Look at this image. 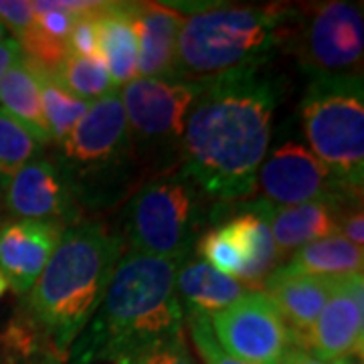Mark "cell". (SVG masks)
Masks as SVG:
<instances>
[{
    "instance_id": "cell-16",
    "label": "cell",
    "mask_w": 364,
    "mask_h": 364,
    "mask_svg": "<svg viewBox=\"0 0 364 364\" xmlns=\"http://www.w3.org/2000/svg\"><path fill=\"white\" fill-rule=\"evenodd\" d=\"M184 16L170 4L134 2L138 77L174 79L176 43Z\"/></svg>"
},
{
    "instance_id": "cell-9",
    "label": "cell",
    "mask_w": 364,
    "mask_h": 364,
    "mask_svg": "<svg viewBox=\"0 0 364 364\" xmlns=\"http://www.w3.org/2000/svg\"><path fill=\"white\" fill-rule=\"evenodd\" d=\"M203 83L178 79L136 77L119 91L136 154L146 166L148 154L178 152L188 112Z\"/></svg>"
},
{
    "instance_id": "cell-26",
    "label": "cell",
    "mask_w": 364,
    "mask_h": 364,
    "mask_svg": "<svg viewBox=\"0 0 364 364\" xmlns=\"http://www.w3.org/2000/svg\"><path fill=\"white\" fill-rule=\"evenodd\" d=\"M41 146L35 136L14 117L0 109V191L18 170L39 156Z\"/></svg>"
},
{
    "instance_id": "cell-5",
    "label": "cell",
    "mask_w": 364,
    "mask_h": 364,
    "mask_svg": "<svg viewBox=\"0 0 364 364\" xmlns=\"http://www.w3.org/2000/svg\"><path fill=\"white\" fill-rule=\"evenodd\" d=\"M53 162L59 166L79 208L104 210L140 181L144 164L136 154L119 91L93 102Z\"/></svg>"
},
{
    "instance_id": "cell-37",
    "label": "cell",
    "mask_w": 364,
    "mask_h": 364,
    "mask_svg": "<svg viewBox=\"0 0 364 364\" xmlns=\"http://www.w3.org/2000/svg\"><path fill=\"white\" fill-rule=\"evenodd\" d=\"M6 37H9V33H6V28H4V26H2V23H0V41L6 39Z\"/></svg>"
},
{
    "instance_id": "cell-4",
    "label": "cell",
    "mask_w": 364,
    "mask_h": 364,
    "mask_svg": "<svg viewBox=\"0 0 364 364\" xmlns=\"http://www.w3.org/2000/svg\"><path fill=\"white\" fill-rule=\"evenodd\" d=\"M186 13L176 43L174 79L210 81L229 73L261 69L284 45L296 6L284 4H207Z\"/></svg>"
},
{
    "instance_id": "cell-32",
    "label": "cell",
    "mask_w": 364,
    "mask_h": 364,
    "mask_svg": "<svg viewBox=\"0 0 364 364\" xmlns=\"http://www.w3.org/2000/svg\"><path fill=\"white\" fill-rule=\"evenodd\" d=\"M336 227L338 235L350 241L352 245L363 249L364 245V215L363 200L360 203H348L344 207L336 208Z\"/></svg>"
},
{
    "instance_id": "cell-23",
    "label": "cell",
    "mask_w": 364,
    "mask_h": 364,
    "mask_svg": "<svg viewBox=\"0 0 364 364\" xmlns=\"http://www.w3.org/2000/svg\"><path fill=\"white\" fill-rule=\"evenodd\" d=\"M35 71L39 75L41 109H43L45 128H47V134H49V140L59 146L81 122V117L87 114L91 104L71 95L55 75L43 73L37 67H35Z\"/></svg>"
},
{
    "instance_id": "cell-15",
    "label": "cell",
    "mask_w": 364,
    "mask_h": 364,
    "mask_svg": "<svg viewBox=\"0 0 364 364\" xmlns=\"http://www.w3.org/2000/svg\"><path fill=\"white\" fill-rule=\"evenodd\" d=\"M340 282L342 277L299 275L282 269H275L263 282V294L282 316L294 338V346H298L299 340L308 334Z\"/></svg>"
},
{
    "instance_id": "cell-31",
    "label": "cell",
    "mask_w": 364,
    "mask_h": 364,
    "mask_svg": "<svg viewBox=\"0 0 364 364\" xmlns=\"http://www.w3.org/2000/svg\"><path fill=\"white\" fill-rule=\"evenodd\" d=\"M128 364H193L191 352L184 340V332L146 350Z\"/></svg>"
},
{
    "instance_id": "cell-20",
    "label": "cell",
    "mask_w": 364,
    "mask_h": 364,
    "mask_svg": "<svg viewBox=\"0 0 364 364\" xmlns=\"http://www.w3.org/2000/svg\"><path fill=\"white\" fill-rule=\"evenodd\" d=\"M247 289L241 282L213 269L203 259H184L176 269V294L182 310L213 314L225 310Z\"/></svg>"
},
{
    "instance_id": "cell-3",
    "label": "cell",
    "mask_w": 364,
    "mask_h": 364,
    "mask_svg": "<svg viewBox=\"0 0 364 364\" xmlns=\"http://www.w3.org/2000/svg\"><path fill=\"white\" fill-rule=\"evenodd\" d=\"M124 241L105 223L79 221L63 231L26 298V318L65 358L104 299Z\"/></svg>"
},
{
    "instance_id": "cell-13",
    "label": "cell",
    "mask_w": 364,
    "mask_h": 364,
    "mask_svg": "<svg viewBox=\"0 0 364 364\" xmlns=\"http://www.w3.org/2000/svg\"><path fill=\"white\" fill-rule=\"evenodd\" d=\"M364 342V279L363 273L342 277L326 301L299 348L326 363L363 352Z\"/></svg>"
},
{
    "instance_id": "cell-30",
    "label": "cell",
    "mask_w": 364,
    "mask_h": 364,
    "mask_svg": "<svg viewBox=\"0 0 364 364\" xmlns=\"http://www.w3.org/2000/svg\"><path fill=\"white\" fill-rule=\"evenodd\" d=\"M0 23L11 31L13 39L21 41L35 23V9L33 2L26 0H0Z\"/></svg>"
},
{
    "instance_id": "cell-35",
    "label": "cell",
    "mask_w": 364,
    "mask_h": 364,
    "mask_svg": "<svg viewBox=\"0 0 364 364\" xmlns=\"http://www.w3.org/2000/svg\"><path fill=\"white\" fill-rule=\"evenodd\" d=\"M332 364H363V352L342 356V358H338V360H332Z\"/></svg>"
},
{
    "instance_id": "cell-11",
    "label": "cell",
    "mask_w": 364,
    "mask_h": 364,
    "mask_svg": "<svg viewBox=\"0 0 364 364\" xmlns=\"http://www.w3.org/2000/svg\"><path fill=\"white\" fill-rule=\"evenodd\" d=\"M210 330L223 350L251 364H275L294 338L263 291H245L225 310L208 314Z\"/></svg>"
},
{
    "instance_id": "cell-8",
    "label": "cell",
    "mask_w": 364,
    "mask_h": 364,
    "mask_svg": "<svg viewBox=\"0 0 364 364\" xmlns=\"http://www.w3.org/2000/svg\"><path fill=\"white\" fill-rule=\"evenodd\" d=\"M284 45L312 79L363 77V4L330 0L296 9Z\"/></svg>"
},
{
    "instance_id": "cell-28",
    "label": "cell",
    "mask_w": 364,
    "mask_h": 364,
    "mask_svg": "<svg viewBox=\"0 0 364 364\" xmlns=\"http://www.w3.org/2000/svg\"><path fill=\"white\" fill-rule=\"evenodd\" d=\"M184 312V324L188 328V336L191 342L195 344L196 352L200 356V360L205 364H251L245 360H239L231 356L229 352H225L219 346V342L215 338L210 322H208V314L198 312V310H182Z\"/></svg>"
},
{
    "instance_id": "cell-10",
    "label": "cell",
    "mask_w": 364,
    "mask_h": 364,
    "mask_svg": "<svg viewBox=\"0 0 364 364\" xmlns=\"http://www.w3.org/2000/svg\"><path fill=\"white\" fill-rule=\"evenodd\" d=\"M257 186L263 193V200L275 207H296L308 203L344 207L363 200V191L340 182L308 150V146L296 140H287L267 152L257 170Z\"/></svg>"
},
{
    "instance_id": "cell-21",
    "label": "cell",
    "mask_w": 364,
    "mask_h": 364,
    "mask_svg": "<svg viewBox=\"0 0 364 364\" xmlns=\"http://www.w3.org/2000/svg\"><path fill=\"white\" fill-rule=\"evenodd\" d=\"M0 109L14 117L35 136L41 146L51 142L41 109L39 75L25 55L14 63L0 81Z\"/></svg>"
},
{
    "instance_id": "cell-6",
    "label": "cell",
    "mask_w": 364,
    "mask_h": 364,
    "mask_svg": "<svg viewBox=\"0 0 364 364\" xmlns=\"http://www.w3.org/2000/svg\"><path fill=\"white\" fill-rule=\"evenodd\" d=\"M308 150L346 186L363 191V77L312 79L299 102Z\"/></svg>"
},
{
    "instance_id": "cell-17",
    "label": "cell",
    "mask_w": 364,
    "mask_h": 364,
    "mask_svg": "<svg viewBox=\"0 0 364 364\" xmlns=\"http://www.w3.org/2000/svg\"><path fill=\"white\" fill-rule=\"evenodd\" d=\"M100 59L119 90L138 77V37L134 26V2H95Z\"/></svg>"
},
{
    "instance_id": "cell-19",
    "label": "cell",
    "mask_w": 364,
    "mask_h": 364,
    "mask_svg": "<svg viewBox=\"0 0 364 364\" xmlns=\"http://www.w3.org/2000/svg\"><path fill=\"white\" fill-rule=\"evenodd\" d=\"M267 221L277 249L279 259L287 253L320 241L326 237L338 235L336 227V208L324 203H308L296 207H275L265 200Z\"/></svg>"
},
{
    "instance_id": "cell-18",
    "label": "cell",
    "mask_w": 364,
    "mask_h": 364,
    "mask_svg": "<svg viewBox=\"0 0 364 364\" xmlns=\"http://www.w3.org/2000/svg\"><path fill=\"white\" fill-rule=\"evenodd\" d=\"M225 233L233 241L237 251L245 259L243 286H263V282L277 269L279 255L273 245L265 200L247 203L245 210L221 225Z\"/></svg>"
},
{
    "instance_id": "cell-29",
    "label": "cell",
    "mask_w": 364,
    "mask_h": 364,
    "mask_svg": "<svg viewBox=\"0 0 364 364\" xmlns=\"http://www.w3.org/2000/svg\"><path fill=\"white\" fill-rule=\"evenodd\" d=\"M93 9L95 2H90L81 13L75 16L71 33L67 37L69 55L79 57H97L100 59V47H97V28L93 21Z\"/></svg>"
},
{
    "instance_id": "cell-12",
    "label": "cell",
    "mask_w": 364,
    "mask_h": 364,
    "mask_svg": "<svg viewBox=\"0 0 364 364\" xmlns=\"http://www.w3.org/2000/svg\"><path fill=\"white\" fill-rule=\"evenodd\" d=\"M2 203L14 219L55 223L63 229L81 221V208L53 158L37 156L26 162L6 182Z\"/></svg>"
},
{
    "instance_id": "cell-27",
    "label": "cell",
    "mask_w": 364,
    "mask_h": 364,
    "mask_svg": "<svg viewBox=\"0 0 364 364\" xmlns=\"http://www.w3.org/2000/svg\"><path fill=\"white\" fill-rule=\"evenodd\" d=\"M195 245L198 259H203L213 269L225 273V275L233 277L237 282L243 279V275H245V259L241 257V253L237 251L233 241L229 239V235L225 233L223 227L207 231L203 237L196 239Z\"/></svg>"
},
{
    "instance_id": "cell-1",
    "label": "cell",
    "mask_w": 364,
    "mask_h": 364,
    "mask_svg": "<svg viewBox=\"0 0 364 364\" xmlns=\"http://www.w3.org/2000/svg\"><path fill=\"white\" fill-rule=\"evenodd\" d=\"M277 102V85L261 69L203 81L184 126L181 172L207 200L225 205L255 193Z\"/></svg>"
},
{
    "instance_id": "cell-36",
    "label": "cell",
    "mask_w": 364,
    "mask_h": 364,
    "mask_svg": "<svg viewBox=\"0 0 364 364\" xmlns=\"http://www.w3.org/2000/svg\"><path fill=\"white\" fill-rule=\"evenodd\" d=\"M6 287H9V284H6L4 275H2V272H0V298H2V294L6 291Z\"/></svg>"
},
{
    "instance_id": "cell-38",
    "label": "cell",
    "mask_w": 364,
    "mask_h": 364,
    "mask_svg": "<svg viewBox=\"0 0 364 364\" xmlns=\"http://www.w3.org/2000/svg\"><path fill=\"white\" fill-rule=\"evenodd\" d=\"M0 364H9V360H6L4 356H0Z\"/></svg>"
},
{
    "instance_id": "cell-7",
    "label": "cell",
    "mask_w": 364,
    "mask_h": 364,
    "mask_svg": "<svg viewBox=\"0 0 364 364\" xmlns=\"http://www.w3.org/2000/svg\"><path fill=\"white\" fill-rule=\"evenodd\" d=\"M207 196L186 174L172 172L146 182L130 198L122 241L132 253L160 259H188L203 223Z\"/></svg>"
},
{
    "instance_id": "cell-24",
    "label": "cell",
    "mask_w": 364,
    "mask_h": 364,
    "mask_svg": "<svg viewBox=\"0 0 364 364\" xmlns=\"http://www.w3.org/2000/svg\"><path fill=\"white\" fill-rule=\"evenodd\" d=\"M51 75V73H49ZM55 77L65 87L71 95L93 104L105 97L107 93L116 91L114 81L107 73V67L97 57H79L69 55L61 67L57 69Z\"/></svg>"
},
{
    "instance_id": "cell-34",
    "label": "cell",
    "mask_w": 364,
    "mask_h": 364,
    "mask_svg": "<svg viewBox=\"0 0 364 364\" xmlns=\"http://www.w3.org/2000/svg\"><path fill=\"white\" fill-rule=\"evenodd\" d=\"M275 364H332V363H326L322 358H318V356H314L308 350H304V348H299V346H291L289 350L277 360Z\"/></svg>"
},
{
    "instance_id": "cell-22",
    "label": "cell",
    "mask_w": 364,
    "mask_h": 364,
    "mask_svg": "<svg viewBox=\"0 0 364 364\" xmlns=\"http://www.w3.org/2000/svg\"><path fill=\"white\" fill-rule=\"evenodd\" d=\"M364 251L340 235H332L298 249L286 265L277 269L299 275H324V277H346L363 273Z\"/></svg>"
},
{
    "instance_id": "cell-33",
    "label": "cell",
    "mask_w": 364,
    "mask_h": 364,
    "mask_svg": "<svg viewBox=\"0 0 364 364\" xmlns=\"http://www.w3.org/2000/svg\"><path fill=\"white\" fill-rule=\"evenodd\" d=\"M23 57V49H21V43L13 39L11 35L6 39L0 41V81L6 75V71Z\"/></svg>"
},
{
    "instance_id": "cell-14",
    "label": "cell",
    "mask_w": 364,
    "mask_h": 364,
    "mask_svg": "<svg viewBox=\"0 0 364 364\" xmlns=\"http://www.w3.org/2000/svg\"><path fill=\"white\" fill-rule=\"evenodd\" d=\"M55 223L11 219L0 225V272L14 294H28L63 237Z\"/></svg>"
},
{
    "instance_id": "cell-2",
    "label": "cell",
    "mask_w": 364,
    "mask_h": 364,
    "mask_svg": "<svg viewBox=\"0 0 364 364\" xmlns=\"http://www.w3.org/2000/svg\"><path fill=\"white\" fill-rule=\"evenodd\" d=\"M181 263L132 251L122 255L100 308L69 350L71 364H128L182 334Z\"/></svg>"
},
{
    "instance_id": "cell-25",
    "label": "cell",
    "mask_w": 364,
    "mask_h": 364,
    "mask_svg": "<svg viewBox=\"0 0 364 364\" xmlns=\"http://www.w3.org/2000/svg\"><path fill=\"white\" fill-rule=\"evenodd\" d=\"M0 356H4L9 364H65V358L53 350L26 314L14 318L6 328Z\"/></svg>"
}]
</instances>
